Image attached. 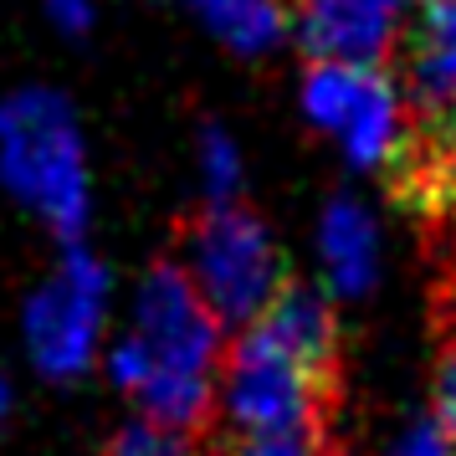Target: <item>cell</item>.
Masks as SVG:
<instances>
[{
    "mask_svg": "<svg viewBox=\"0 0 456 456\" xmlns=\"http://www.w3.org/2000/svg\"><path fill=\"white\" fill-rule=\"evenodd\" d=\"M390 190L420 226L456 216V98L426 118H405L400 149L390 159Z\"/></svg>",
    "mask_w": 456,
    "mask_h": 456,
    "instance_id": "8",
    "label": "cell"
},
{
    "mask_svg": "<svg viewBox=\"0 0 456 456\" xmlns=\"http://www.w3.org/2000/svg\"><path fill=\"white\" fill-rule=\"evenodd\" d=\"M42 5L62 31H87L93 26V0H42Z\"/></svg>",
    "mask_w": 456,
    "mask_h": 456,
    "instance_id": "16",
    "label": "cell"
},
{
    "mask_svg": "<svg viewBox=\"0 0 456 456\" xmlns=\"http://www.w3.org/2000/svg\"><path fill=\"white\" fill-rule=\"evenodd\" d=\"M400 456H456V452L441 441V436H436V426H426L420 436H411V441L400 446Z\"/></svg>",
    "mask_w": 456,
    "mask_h": 456,
    "instance_id": "17",
    "label": "cell"
},
{
    "mask_svg": "<svg viewBox=\"0 0 456 456\" xmlns=\"http://www.w3.org/2000/svg\"><path fill=\"white\" fill-rule=\"evenodd\" d=\"M370 221L359 216L354 206H338L329 216V262H333V277L344 288H359L364 272H370Z\"/></svg>",
    "mask_w": 456,
    "mask_h": 456,
    "instance_id": "12",
    "label": "cell"
},
{
    "mask_svg": "<svg viewBox=\"0 0 456 456\" xmlns=\"http://www.w3.org/2000/svg\"><path fill=\"white\" fill-rule=\"evenodd\" d=\"M108 333V272L87 251H67L31 288L21 308V344L46 379H77L98 364Z\"/></svg>",
    "mask_w": 456,
    "mask_h": 456,
    "instance_id": "4",
    "label": "cell"
},
{
    "mask_svg": "<svg viewBox=\"0 0 456 456\" xmlns=\"http://www.w3.org/2000/svg\"><path fill=\"white\" fill-rule=\"evenodd\" d=\"M390 83L405 118H426L456 98V0H420L390 57Z\"/></svg>",
    "mask_w": 456,
    "mask_h": 456,
    "instance_id": "9",
    "label": "cell"
},
{
    "mask_svg": "<svg viewBox=\"0 0 456 456\" xmlns=\"http://www.w3.org/2000/svg\"><path fill=\"white\" fill-rule=\"evenodd\" d=\"M11 415H16V385H11V379L0 374V431L11 426Z\"/></svg>",
    "mask_w": 456,
    "mask_h": 456,
    "instance_id": "18",
    "label": "cell"
},
{
    "mask_svg": "<svg viewBox=\"0 0 456 456\" xmlns=\"http://www.w3.org/2000/svg\"><path fill=\"white\" fill-rule=\"evenodd\" d=\"M195 11L210 21L216 37H226L241 52L267 46L277 37V21H282V5L277 0H195Z\"/></svg>",
    "mask_w": 456,
    "mask_h": 456,
    "instance_id": "10",
    "label": "cell"
},
{
    "mask_svg": "<svg viewBox=\"0 0 456 456\" xmlns=\"http://www.w3.org/2000/svg\"><path fill=\"white\" fill-rule=\"evenodd\" d=\"M216 452L221 456H344V446L318 441V436H262V441H226Z\"/></svg>",
    "mask_w": 456,
    "mask_h": 456,
    "instance_id": "14",
    "label": "cell"
},
{
    "mask_svg": "<svg viewBox=\"0 0 456 456\" xmlns=\"http://www.w3.org/2000/svg\"><path fill=\"white\" fill-rule=\"evenodd\" d=\"M103 456H221V452H216V441L169 431V426H154V420H139V415H134L128 426L113 431Z\"/></svg>",
    "mask_w": 456,
    "mask_h": 456,
    "instance_id": "11",
    "label": "cell"
},
{
    "mask_svg": "<svg viewBox=\"0 0 456 456\" xmlns=\"http://www.w3.org/2000/svg\"><path fill=\"white\" fill-rule=\"evenodd\" d=\"M441 282H436V318H456V216H446L441 226Z\"/></svg>",
    "mask_w": 456,
    "mask_h": 456,
    "instance_id": "15",
    "label": "cell"
},
{
    "mask_svg": "<svg viewBox=\"0 0 456 456\" xmlns=\"http://www.w3.org/2000/svg\"><path fill=\"white\" fill-rule=\"evenodd\" d=\"M338 411L344 359L333 308L303 282H282L267 313L226 344L216 390V446L262 436L338 441Z\"/></svg>",
    "mask_w": 456,
    "mask_h": 456,
    "instance_id": "1",
    "label": "cell"
},
{
    "mask_svg": "<svg viewBox=\"0 0 456 456\" xmlns=\"http://www.w3.org/2000/svg\"><path fill=\"white\" fill-rule=\"evenodd\" d=\"M277 5L297 26V42L308 46L313 62L390 67L405 31V0H277Z\"/></svg>",
    "mask_w": 456,
    "mask_h": 456,
    "instance_id": "7",
    "label": "cell"
},
{
    "mask_svg": "<svg viewBox=\"0 0 456 456\" xmlns=\"http://www.w3.org/2000/svg\"><path fill=\"white\" fill-rule=\"evenodd\" d=\"M221 359V318L206 308L180 262H159L139 282L134 318L108 349L118 390L139 405V420L210 441Z\"/></svg>",
    "mask_w": 456,
    "mask_h": 456,
    "instance_id": "2",
    "label": "cell"
},
{
    "mask_svg": "<svg viewBox=\"0 0 456 456\" xmlns=\"http://www.w3.org/2000/svg\"><path fill=\"white\" fill-rule=\"evenodd\" d=\"M308 108L323 128L338 134L359 165L390 169L400 134H405V108L385 67H344V62H313L308 72Z\"/></svg>",
    "mask_w": 456,
    "mask_h": 456,
    "instance_id": "6",
    "label": "cell"
},
{
    "mask_svg": "<svg viewBox=\"0 0 456 456\" xmlns=\"http://www.w3.org/2000/svg\"><path fill=\"white\" fill-rule=\"evenodd\" d=\"M436 436L456 452V318H436Z\"/></svg>",
    "mask_w": 456,
    "mask_h": 456,
    "instance_id": "13",
    "label": "cell"
},
{
    "mask_svg": "<svg viewBox=\"0 0 456 456\" xmlns=\"http://www.w3.org/2000/svg\"><path fill=\"white\" fill-rule=\"evenodd\" d=\"M180 267L190 272L195 292L206 297V308L221 318V329H247L256 323L267 303L277 297V256L267 247V231L251 221L247 210L216 206L200 216V226L190 231V251Z\"/></svg>",
    "mask_w": 456,
    "mask_h": 456,
    "instance_id": "5",
    "label": "cell"
},
{
    "mask_svg": "<svg viewBox=\"0 0 456 456\" xmlns=\"http://www.w3.org/2000/svg\"><path fill=\"white\" fill-rule=\"evenodd\" d=\"M0 185L52 236L77 241L93 216L83 128L62 93L16 87L0 98Z\"/></svg>",
    "mask_w": 456,
    "mask_h": 456,
    "instance_id": "3",
    "label": "cell"
}]
</instances>
